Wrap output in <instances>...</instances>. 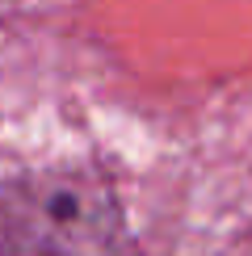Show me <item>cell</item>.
<instances>
[{
	"instance_id": "1",
	"label": "cell",
	"mask_w": 252,
	"mask_h": 256,
	"mask_svg": "<svg viewBox=\"0 0 252 256\" xmlns=\"http://www.w3.org/2000/svg\"><path fill=\"white\" fill-rule=\"evenodd\" d=\"M0 256H130L122 202L92 172H34L0 194Z\"/></svg>"
}]
</instances>
